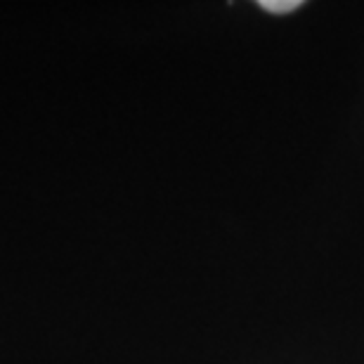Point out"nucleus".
Returning <instances> with one entry per match:
<instances>
[{
	"label": "nucleus",
	"instance_id": "nucleus-1",
	"mask_svg": "<svg viewBox=\"0 0 364 364\" xmlns=\"http://www.w3.org/2000/svg\"><path fill=\"white\" fill-rule=\"evenodd\" d=\"M258 5L267 12L284 14V12H291V10H296V7H301L303 3L301 0H260Z\"/></svg>",
	"mask_w": 364,
	"mask_h": 364
}]
</instances>
